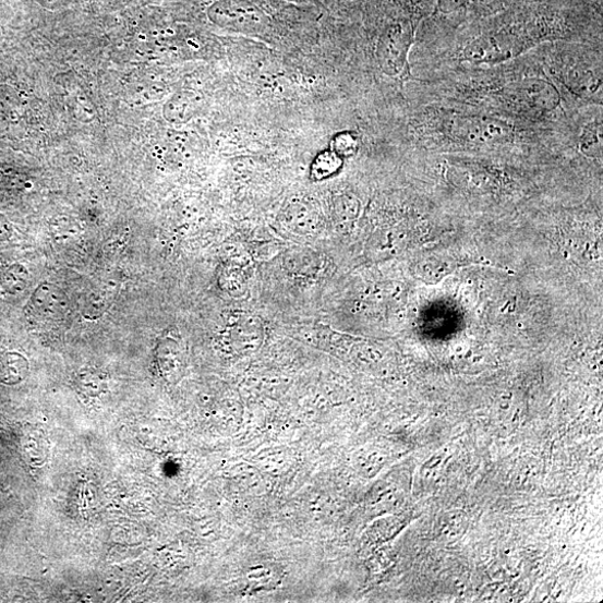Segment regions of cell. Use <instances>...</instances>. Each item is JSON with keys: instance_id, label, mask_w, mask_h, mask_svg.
Here are the masks:
<instances>
[{"instance_id": "7c38bea8", "label": "cell", "mask_w": 603, "mask_h": 603, "mask_svg": "<svg viewBox=\"0 0 603 603\" xmlns=\"http://www.w3.org/2000/svg\"><path fill=\"white\" fill-rule=\"evenodd\" d=\"M79 393L88 398H97L108 389V376L96 367H86L80 371L75 378Z\"/></svg>"}, {"instance_id": "277c9868", "label": "cell", "mask_w": 603, "mask_h": 603, "mask_svg": "<svg viewBox=\"0 0 603 603\" xmlns=\"http://www.w3.org/2000/svg\"><path fill=\"white\" fill-rule=\"evenodd\" d=\"M31 327L38 331H60L69 327L72 307L68 296L55 285H40L25 307Z\"/></svg>"}, {"instance_id": "30bf717a", "label": "cell", "mask_w": 603, "mask_h": 603, "mask_svg": "<svg viewBox=\"0 0 603 603\" xmlns=\"http://www.w3.org/2000/svg\"><path fill=\"white\" fill-rule=\"evenodd\" d=\"M28 361L19 353L7 352L0 354V383L16 385L28 375Z\"/></svg>"}, {"instance_id": "52a82bcc", "label": "cell", "mask_w": 603, "mask_h": 603, "mask_svg": "<svg viewBox=\"0 0 603 603\" xmlns=\"http://www.w3.org/2000/svg\"><path fill=\"white\" fill-rule=\"evenodd\" d=\"M120 287L121 282L116 276L105 277L95 286H92L82 301V315L87 319L101 317L113 304Z\"/></svg>"}, {"instance_id": "3957f363", "label": "cell", "mask_w": 603, "mask_h": 603, "mask_svg": "<svg viewBox=\"0 0 603 603\" xmlns=\"http://www.w3.org/2000/svg\"><path fill=\"white\" fill-rule=\"evenodd\" d=\"M207 17L222 29L246 36H265L274 26L270 14L256 0H215Z\"/></svg>"}, {"instance_id": "ac0fdd59", "label": "cell", "mask_w": 603, "mask_h": 603, "mask_svg": "<svg viewBox=\"0 0 603 603\" xmlns=\"http://www.w3.org/2000/svg\"><path fill=\"white\" fill-rule=\"evenodd\" d=\"M28 274L24 267L20 265L12 266L0 278V285L4 291L10 294H19L27 287Z\"/></svg>"}, {"instance_id": "44dd1931", "label": "cell", "mask_w": 603, "mask_h": 603, "mask_svg": "<svg viewBox=\"0 0 603 603\" xmlns=\"http://www.w3.org/2000/svg\"><path fill=\"white\" fill-rule=\"evenodd\" d=\"M13 234V228L9 219L0 214V243L10 240Z\"/></svg>"}, {"instance_id": "4fadbf2b", "label": "cell", "mask_w": 603, "mask_h": 603, "mask_svg": "<svg viewBox=\"0 0 603 603\" xmlns=\"http://www.w3.org/2000/svg\"><path fill=\"white\" fill-rule=\"evenodd\" d=\"M343 159L331 149L316 155L310 167V177L314 181H323L338 174L343 167Z\"/></svg>"}, {"instance_id": "9a60e30c", "label": "cell", "mask_w": 603, "mask_h": 603, "mask_svg": "<svg viewBox=\"0 0 603 603\" xmlns=\"http://www.w3.org/2000/svg\"><path fill=\"white\" fill-rule=\"evenodd\" d=\"M602 121L594 120L589 122L580 135V150L589 158H600L602 156Z\"/></svg>"}, {"instance_id": "ba28073f", "label": "cell", "mask_w": 603, "mask_h": 603, "mask_svg": "<svg viewBox=\"0 0 603 603\" xmlns=\"http://www.w3.org/2000/svg\"><path fill=\"white\" fill-rule=\"evenodd\" d=\"M156 358L161 376L167 382H178L182 374L183 360L177 340L162 337L156 348Z\"/></svg>"}, {"instance_id": "8fae6325", "label": "cell", "mask_w": 603, "mask_h": 603, "mask_svg": "<svg viewBox=\"0 0 603 603\" xmlns=\"http://www.w3.org/2000/svg\"><path fill=\"white\" fill-rule=\"evenodd\" d=\"M565 82L578 96L592 97L601 89V77L582 68L570 69L565 76Z\"/></svg>"}, {"instance_id": "5bb4252c", "label": "cell", "mask_w": 603, "mask_h": 603, "mask_svg": "<svg viewBox=\"0 0 603 603\" xmlns=\"http://www.w3.org/2000/svg\"><path fill=\"white\" fill-rule=\"evenodd\" d=\"M23 445L27 453V458L36 467L43 466L48 460L51 453V444L48 436L39 429L32 427L24 437Z\"/></svg>"}, {"instance_id": "7a4b0ae2", "label": "cell", "mask_w": 603, "mask_h": 603, "mask_svg": "<svg viewBox=\"0 0 603 603\" xmlns=\"http://www.w3.org/2000/svg\"><path fill=\"white\" fill-rule=\"evenodd\" d=\"M497 97L509 109L531 117L553 113L562 106L558 87L548 80L536 76L504 84Z\"/></svg>"}, {"instance_id": "8992f818", "label": "cell", "mask_w": 603, "mask_h": 603, "mask_svg": "<svg viewBox=\"0 0 603 603\" xmlns=\"http://www.w3.org/2000/svg\"><path fill=\"white\" fill-rule=\"evenodd\" d=\"M451 141L472 145L492 146L511 142L515 131L506 122L487 116H459L450 118L446 124Z\"/></svg>"}, {"instance_id": "d6986e66", "label": "cell", "mask_w": 603, "mask_h": 603, "mask_svg": "<svg viewBox=\"0 0 603 603\" xmlns=\"http://www.w3.org/2000/svg\"><path fill=\"white\" fill-rule=\"evenodd\" d=\"M16 108V93L9 86H0V112L12 114Z\"/></svg>"}, {"instance_id": "e0dca14e", "label": "cell", "mask_w": 603, "mask_h": 603, "mask_svg": "<svg viewBox=\"0 0 603 603\" xmlns=\"http://www.w3.org/2000/svg\"><path fill=\"white\" fill-rule=\"evenodd\" d=\"M330 149L343 160L351 158L359 150V138L352 131L338 132L331 138Z\"/></svg>"}, {"instance_id": "5b68a950", "label": "cell", "mask_w": 603, "mask_h": 603, "mask_svg": "<svg viewBox=\"0 0 603 603\" xmlns=\"http://www.w3.org/2000/svg\"><path fill=\"white\" fill-rule=\"evenodd\" d=\"M414 39V27L410 21H396L382 33L376 50L379 69L394 79L410 77L409 52Z\"/></svg>"}, {"instance_id": "ffe728a7", "label": "cell", "mask_w": 603, "mask_h": 603, "mask_svg": "<svg viewBox=\"0 0 603 603\" xmlns=\"http://www.w3.org/2000/svg\"><path fill=\"white\" fill-rule=\"evenodd\" d=\"M472 0H438L437 10L442 14H451L467 8Z\"/></svg>"}, {"instance_id": "2e32d148", "label": "cell", "mask_w": 603, "mask_h": 603, "mask_svg": "<svg viewBox=\"0 0 603 603\" xmlns=\"http://www.w3.org/2000/svg\"><path fill=\"white\" fill-rule=\"evenodd\" d=\"M28 184L27 176L14 166L0 164V192L20 193Z\"/></svg>"}, {"instance_id": "9c48e42d", "label": "cell", "mask_w": 603, "mask_h": 603, "mask_svg": "<svg viewBox=\"0 0 603 603\" xmlns=\"http://www.w3.org/2000/svg\"><path fill=\"white\" fill-rule=\"evenodd\" d=\"M202 98L192 91H180L166 104L165 118L173 123L189 122L202 108Z\"/></svg>"}, {"instance_id": "7402d4cb", "label": "cell", "mask_w": 603, "mask_h": 603, "mask_svg": "<svg viewBox=\"0 0 603 603\" xmlns=\"http://www.w3.org/2000/svg\"><path fill=\"white\" fill-rule=\"evenodd\" d=\"M0 36H2V29H0Z\"/></svg>"}, {"instance_id": "6da1fadb", "label": "cell", "mask_w": 603, "mask_h": 603, "mask_svg": "<svg viewBox=\"0 0 603 603\" xmlns=\"http://www.w3.org/2000/svg\"><path fill=\"white\" fill-rule=\"evenodd\" d=\"M538 38L521 27L503 28L470 41L462 49L460 59L473 65H497L522 56Z\"/></svg>"}]
</instances>
